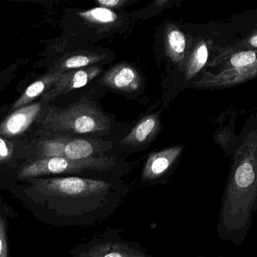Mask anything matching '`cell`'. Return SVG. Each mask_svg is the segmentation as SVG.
I'll return each mask as SVG.
<instances>
[{
	"instance_id": "1",
	"label": "cell",
	"mask_w": 257,
	"mask_h": 257,
	"mask_svg": "<svg viewBox=\"0 0 257 257\" xmlns=\"http://www.w3.org/2000/svg\"><path fill=\"white\" fill-rule=\"evenodd\" d=\"M29 183L41 217L60 227H89L107 220L131 190L120 180L77 176L30 178Z\"/></svg>"
},
{
	"instance_id": "2",
	"label": "cell",
	"mask_w": 257,
	"mask_h": 257,
	"mask_svg": "<svg viewBox=\"0 0 257 257\" xmlns=\"http://www.w3.org/2000/svg\"><path fill=\"white\" fill-rule=\"evenodd\" d=\"M257 211V142H245L235 153L217 225V236L235 245L245 241Z\"/></svg>"
},
{
	"instance_id": "3",
	"label": "cell",
	"mask_w": 257,
	"mask_h": 257,
	"mask_svg": "<svg viewBox=\"0 0 257 257\" xmlns=\"http://www.w3.org/2000/svg\"><path fill=\"white\" fill-rule=\"evenodd\" d=\"M119 164L114 157H90L70 160L62 157L37 158L21 167V179L38 178L51 175H66L102 180H120L117 177Z\"/></svg>"
},
{
	"instance_id": "4",
	"label": "cell",
	"mask_w": 257,
	"mask_h": 257,
	"mask_svg": "<svg viewBox=\"0 0 257 257\" xmlns=\"http://www.w3.org/2000/svg\"><path fill=\"white\" fill-rule=\"evenodd\" d=\"M40 127L52 134H97L111 128L108 116L91 102H78L67 108L51 107L45 112Z\"/></svg>"
},
{
	"instance_id": "5",
	"label": "cell",
	"mask_w": 257,
	"mask_h": 257,
	"mask_svg": "<svg viewBox=\"0 0 257 257\" xmlns=\"http://www.w3.org/2000/svg\"><path fill=\"white\" fill-rule=\"evenodd\" d=\"M223 61V66L218 72H207L201 79L193 83L194 87L226 89L244 84L257 77V50L237 51Z\"/></svg>"
},
{
	"instance_id": "6",
	"label": "cell",
	"mask_w": 257,
	"mask_h": 257,
	"mask_svg": "<svg viewBox=\"0 0 257 257\" xmlns=\"http://www.w3.org/2000/svg\"><path fill=\"white\" fill-rule=\"evenodd\" d=\"M123 228H107L95 234L90 241L78 244L69 251L72 257H154L137 241L120 236Z\"/></svg>"
},
{
	"instance_id": "7",
	"label": "cell",
	"mask_w": 257,
	"mask_h": 257,
	"mask_svg": "<svg viewBox=\"0 0 257 257\" xmlns=\"http://www.w3.org/2000/svg\"><path fill=\"white\" fill-rule=\"evenodd\" d=\"M111 143H99L69 136L57 134L39 143L38 158L62 157L70 160L84 159L90 157H104Z\"/></svg>"
},
{
	"instance_id": "8",
	"label": "cell",
	"mask_w": 257,
	"mask_h": 257,
	"mask_svg": "<svg viewBox=\"0 0 257 257\" xmlns=\"http://www.w3.org/2000/svg\"><path fill=\"white\" fill-rule=\"evenodd\" d=\"M182 150L181 146H172L151 154L144 164L141 182L146 186L166 184Z\"/></svg>"
},
{
	"instance_id": "9",
	"label": "cell",
	"mask_w": 257,
	"mask_h": 257,
	"mask_svg": "<svg viewBox=\"0 0 257 257\" xmlns=\"http://www.w3.org/2000/svg\"><path fill=\"white\" fill-rule=\"evenodd\" d=\"M100 67L92 66L85 69L65 72L50 90L42 95L41 101L48 104L60 95L84 87L101 72Z\"/></svg>"
},
{
	"instance_id": "10",
	"label": "cell",
	"mask_w": 257,
	"mask_h": 257,
	"mask_svg": "<svg viewBox=\"0 0 257 257\" xmlns=\"http://www.w3.org/2000/svg\"><path fill=\"white\" fill-rule=\"evenodd\" d=\"M46 105L41 101L12 112L0 125V134L5 137H15L22 134L42 115Z\"/></svg>"
},
{
	"instance_id": "11",
	"label": "cell",
	"mask_w": 257,
	"mask_h": 257,
	"mask_svg": "<svg viewBox=\"0 0 257 257\" xmlns=\"http://www.w3.org/2000/svg\"><path fill=\"white\" fill-rule=\"evenodd\" d=\"M141 82L142 79L137 69L127 63H119L113 66L100 80L102 85L127 93L139 90Z\"/></svg>"
},
{
	"instance_id": "12",
	"label": "cell",
	"mask_w": 257,
	"mask_h": 257,
	"mask_svg": "<svg viewBox=\"0 0 257 257\" xmlns=\"http://www.w3.org/2000/svg\"><path fill=\"white\" fill-rule=\"evenodd\" d=\"M159 128L160 119L157 115L145 116L121 140V144L133 147L146 144L157 134Z\"/></svg>"
},
{
	"instance_id": "13",
	"label": "cell",
	"mask_w": 257,
	"mask_h": 257,
	"mask_svg": "<svg viewBox=\"0 0 257 257\" xmlns=\"http://www.w3.org/2000/svg\"><path fill=\"white\" fill-rule=\"evenodd\" d=\"M64 72L63 71L51 70V72H48L46 75L42 76V78L32 83L24 91L21 96L14 103L11 110L13 112L18 110V109L21 108V107L32 104V102L36 98L42 95V94L44 95L45 92L50 90Z\"/></svg>"
},
{
	"instance_id": "14",
	"label": "cell",
	"mask_w": 257,
	"mask_h": 257,
	"mask_svg": "<svg viewBox=\"0 0 257 257\" xmlns=\"http://www.w3.org/2000/svg\"><path fill=\"white\" fill-rule=\"evenodd\" d=\"M166 55L172 62L181 66L185 58L187 39L184 33L177 26L167 24L164 33Z\"/></svg>"
},
{
	"instance_id": "15",
	"label": "cell",
	"mask_w": 257,
	"mask_h": 257,
	"mask_svg": "<svg viewBox=\"0 0 257 257\" xmlns=\"http://www.w3.org/2000/svg\"><path fill=\"white\" fill-rule=\"evenodd\" d=\"M208 59V47L204 39L199 41L193 48L186 65L184 75L187 80L196 76L199 71L205 66Z\"/></svg>"
},
{
	"instance_id": "16",
	"label": "cell",
	"mask_w": 257,
	"mask_h": 257,
	"mask_svg": "<svg viewBox=\"0 0 257 257\" xmlns=\"http://www.w3.org/2000/svg\"><path fill=\"white\" fill-rule=\"evenodd\" d=\"M105 58V56L101 54H78L65 59L60 62L59 65L53 68L54 71H63L66 72L67 69H78V68L92 66L94 63H98Z\"/></svg>"
},
{
	"instance_id": "17",
	"label": "cell",
	"mask_w": 257,
	"mask_h": 257,
	"mask_svg": "<svg viewBox=\"0 0 257 257\" xmlns=\"http://www.w3.org/2000/svg\"><path fill=\"white\" fill-rule=\"evenodd\" d=\"M255 48H257V30L238 43L219 49L217 55L213 59L212 65L217 66L220 64L226 57L237 51L255 50Z\"/></svg>"
},
{
	"instance_id": "18",
	"label": "cell",
	"mask_w": 257,
	"mask_h": 257,
	"mask_svg": "<svg viewBox=\"0 0 257 257\" xmlns=\"http://www.w3.org/2000/svg\"><path fill=\"white\" fill-rule=\"evenodd\" d=\"M78 14L85 21L98 25H110L114 24L118 19L117 14L111 9L103 7L94 8Z\"/></svg>"
},
{
	"instance_id": "19",
	"label": "cell",
	"mask_w": 257,
	"mask_h": 257,
	"mask_svg": "<svg viewBox=\"0 0 257 257\" xmlns=\"http://www.w3.org/2000/svg\"><path fill=\"white\" fill-rule=\"evenodd\" d=\"M96 3L99 5L100 7L110 9L124 6L126 3H127V1L126 0H97Z\"/></svg>"
},
{
	"instance_id": "20",
	"label": "cell",
	"mask_w": 257,
	"mask_h": 257,
	"mask_svg": "<svg viewBox=\"0 0 257 257\" xmlns=\"http://www.w3.org/2000/svg\"><path fill=\"white\" fill-rule=\"evenodd\" d=\"M6 232L3 220L0 218V257H6Z\"/></svg>"
},
{
	"instance_id": "21",
	"label": "cell",
	"mask_w": 257,
	"mask_h": 257,
	"mask_svg": "<svg viewBox=\"0 0 257 257\" xmlns=\"http://www.w3.org/2000/svg\"><path fill=\"white\" fill-rule=\"evenodd\" d=\"M11 151L6 141L0 139V161L10 156Z\"/></svg>"
},
{
	"instance_id": "22",
	"label": "cell",
	"mask_w": 257,
	"mask_h": 257,
	"mask_svg": "<svg viewBox=\"0 0 257 257\" xmlns=\"http://www.w3.org/2000/svg\"><path fill=\"white\" fill-rule=\"evenodd\" d=\"M169 3L168 0H157L155 2V5L157 7H162V6H166Z\"/></svg>"
},
{
	"instance_id": "23",
	"label": "cell",
	"mask_w": 257,
	"mask_h": 257,
	"mask_svg": "<svg viewBox=\"0 0 257 257\" xmlns=\"http://www.w3.org/2000/svg\"><path fill=\"white\" fill-rule=\"evenodd\" d=\"M198 257H212V256H199ZM214 257H229V256H214Z\"/></svg>"
}]
</instances>
